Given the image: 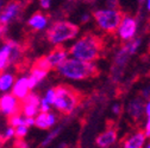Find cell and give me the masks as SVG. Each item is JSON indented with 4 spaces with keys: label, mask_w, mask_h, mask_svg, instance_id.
Listing matches in <instances>:
<instances>
[{
    "label": "cell",
    "mask_w": 150,
    "mask_h": 148,
    "mask_svg": "<svg viewBox=\"0 0 150 148\" xmlns=\"http://www.w3.org/2000/svg\"><path fill=\"white\" fill-rule=\"evenodd\" d=\"M104 51V40L94 33H86L69 49V54L81 61L94 62Z\"/></svg>",
    "instance_id": "obj_1"
},
{
    "label": "cell",
    "mask_w": 150,
    "mask_h": 148,
    "mask_svg": "<svg viewBox=\"0 0 150 148\" xmlns=\"http://www.w3.org/2000/svg\"><path fill=\"white\" fill-rule=\"evenodd\" d=\"M56 70L61 76L75 81L93 78L99 75V69L93 62L81 61L74 57L67 58L61 65L56 68Z\"/></svg>",
    "instance_id": "obj_2"
},
{
    "label": "cell",
    "mask_w": 150,
    "mask_h": 148,
    "mask_svg": "<svg viewBox=\"0 0 150 148\" xmlns=\"http://www.w3.org/2000/svg\"><path fill=\"white\" fill-rule=\"evenodd\" d=\"M56 90V100L55 108L63 115H69L74 112V109L78 107L81 100L80 92L74 87L67 84H60L55 88Z\"/></svg>",
    "instance_id": "obj_3"
},
{
    "label": "cell",
    "mask_w": 150,
    "mask_h": 148,
    "mask_svg": "<svg viewBox=\"0 0 150 148\" xmlns=\"http://www.w3.org/2000/svg\"><path fill=\"white\" fill-rule=\"evenodd\" d=\"M80 29L67 20H60L54 23L47 31V39L54 45H60L67 40L74 39L78 36Z\"/></svg>",
    "instance_id": "obj_4"
},
{
    "label": "cell",
    "mask_w": 150,
    "mask_h": 148,
    "mask_svg": "<svg viewBox=\"0 0 150 148\" xmlns=\"http://www.w3.org/2000/svg\"><path fill=\"white\" fill-rule=\"evenodd\" d=\"M93 18H94L96 23L103 31L112 33L116 30H118L120 23L124 19V14L119 10L106 8V10L96 11L93 13Z\"/></svg>",
    "instance_id": "obj_5"
},
{
    "label": "cell",
    "mask_w": 150,
    "mask_h": 148,
    "mask_svg": "<svg viewBox=\"0 0 150 148\" xmlns=\"http://www.w3.org/2000/svg\"><path fill=\"white\" fill-rule=\"evenodd\" d=\"M22 110V101L18 100L13 94H4L0 97V113L6 116L19 114Z\"/></svg>",
    "instance_id": "obj_6"
},
{
    "label": "cell",
    "mask_w": 150,
    "mask_h": 148,
    "mask_svg": "<svg viewBox=\"0 0 150 148\" xmlns=\"http://www.w3.org/2000/svg\"><path fill=\"white\" fill-rule=\"evenodd\" d=\"M118 36L122 40H131L137 31V22L131 17H124L123 22L118 27Z\"/></svg>",
    "instance_id": "obj_7"
},
{
    "label": "cell",
    "mask_w": 150,
    "mask_h": 148,
    "mask_svg": "<svg viewBox=\"0 0 150 148\" xmlns=\"http://www.w3.org/2000/svg\"><path fill=\"white\" fill-rule=\"evenodd\" d=\"M68 54H69V50H67L64 46L56 45V47L49 54H47V58H48L51 68L56 69L68 58Z\"/></svg>",
    "instance_id": "obj_8"
},
{
    "label": "cell",
    "mask_w": 150,
    "mask_h": 148,
    "mask_svg": "<svg viewBox=\"0 0 150 148\" xmlns=\"http://www.w3.org/2000/svg\"><path fill=\"white\" fill-rule=\"evenodd\" d=\"M116 140H117V131L113 127H110L105 132L98 135V138L96 139V143L99 148H108L116 142Z\"/></svg>",
    "instance_id": "obj_9"
},
{
    "label": "cell",
    "mask_w": 150,
    "mask_h": 148,
    "mask_svg": "<svg viewBox=\"0 0 150 148\" xmlns=\"http://www.w3.org/2000/svg\"><path fill=\"white\" fill-rule=\"evenodd\" d=\"M21 11V3L13 1L10 3L0 13V24L1 25H7L11 20H13L14 18L18 15Z\"/></svg>",
    "instance_id": "obj_10"
},
{
    "label": "cell",
    "mask_w": 150,
    "mask_h": 148,
    "mask_svg": "<svg viewBox=\"0 0 150 148\" xmlns=\"http://www.w3.org/2000/svg\"><path fill=\"white\" fill-rule=\"evenodd\" d=\"M29 91H30L29 82H28V77L25 76L19 77L12 87V94L21 101H23L29 95Z\"/></svg>",
    "instance_id": "obj_11"
},
{
    "label": "cell",
    "mask_w": 150,
    "mask_h": 148,
    "mask_svg": "<svg viewBox=\"0 0 150 148\" xmlns=\"http://www.w3.org/2000/svg\"><path fill=\"white\" fill-rule=\"evenodd\" d=\"M14 40H7L1 47H0V72L4 71L10 65L11 52L14 45Z\"/></svg>",
    "instance_id": "obj_12"
},
{
    "label": "cell",
    "mask_w": 150,
    "mask_h": 148,
    "mask_svg": "<svg viewBox=\"0 0 150 148\" xmlns=\"http://www.w3.org/2000/svg\"><path fill=\"white\" fill-rule=\"evenodd\" d=\"M48 73H49V71H47V70H43V69H40V68L32 66L31 73H30V76L28 77V82H29V88H30V90L35 89L37 85H38V83L42 82V81L48 76Z\"/></svg>",
    "instance_id": "obj_13"
},
{
    "label": "cell",
    "mask_w": 150,
    "mask_h": 148,
    "mask_svg": "<svg viewBox=\"0 0 150 148\" xmlns=\"http://www.w3.org/2000/svg\"><path fill=\"white\" fill-rule=\"evenodd\" d=\"M28 25L32 27L35 31H41L48 25V17L42 14L41 12H36L28 20Z\"/></svg>",
    "instance_id": "obj_14"
},
{
    "label": "cell",
    "mask_w": 150,
    "mask_h": 148,
    "mask_svg": "<svg viewBox=\"0 0 150 148\" xmlns=\"http://www.w3.org/2000/svg\"><path fill=\"white\" fill-rule=\"evenodd\" d=\"M127 113L134 120H138L144 113V104L141 98H136L127 107Z\"/></svg>",
    "instance_id": "obj_15"
},
{
    "label": "cell",
    "mask_w": 150,
    "mask_h": 148,
    "mask_svg": "<svg viewBox=\"0 0 150 148\" xmlns=\"http://www.w3.org/2000/svg\"><path fill=\"white\" fill-rule=\"evenodd\" d=\"M145 136L146 135L143 132H138L134 134L124 142V148H143Z\"/></svg>",
    "instance_id": "obj_16"
},
{
    "label": "cell",
    "mask_w": 150,
    "mask_h": 148,
    "mask_svg": "<svg viewBox=\"0 0 150 148\" xmlns=\"http://www.w3.org/2000/svg\"><path fill=\"white\" fill-rule=\"evenodd\" d=\"M14 84V76L12 73L5 72L3 75H0V91L6 92L8 91Z\"/></svg>",
    "instance_id": "obj_17"
},
{
    "label": "cell",
    "mask_w": 150,
    "mask_h": 148,
    "mask_svg": "<svg viewBox=\"0 0 150 148\" xmlns=\"http://www.w3.org/2000/svg\"><path fill=\"white\" fill-rule=\"evenodd\" d=\"M38 109L40 107L38 105H33V104H29V103H23L22 102V113L28 116V117H35L37 116L40 113H38Z\"/></svg>",
    "instance_id": "obj_18"
},
{
    "label": "cell",
    "mask_w": 150,
    "mask_h": 148,
    "mask_svg": "<svg viewBox=\"0 0 150 148\" xmlns=\"http://www.w3.org/2000/svg\"><path fill=\"white\" fill-rule=\"evenodd\" d=\"M35 126L40 129H49V122H48V113L41 112L38 115L35 117Z\"/></svg>",
    "instance_id": "obj_19"
},
{
    "label": "cell",
    "mask_w": 150,
    "mask_h": 148,
    "mask_svg": "<svg viewBox=\"0 0 150 148\" xmlns=\"http://www.w3.org/2000/svg\"><path fill=\"white\" fill-rule=\"evenodd\" d=\"M33 66L40 68V69H43V70H47V71L52 70V68H51V65H50V63H49L47 56H43V57H40L38 59H36L35 63H33Z\"/></svg>",
    "instance_id": "obj_20"
},
{
    "label": "cell",
    "mask_w": 150,
    "mask_h": 148,
    "mask_svg": "<svg viewBox=\"0 0 150 148\" xmlns=\"http://www.w3.org/2000/svg\"><path fill=\"white\" fill-rule=\"evenodd\" d=\"M61 131H62V127H59V128H56V129H54V131H51L49 134H48V136L42 141V143H41V146L42 147H45V146H48L54 139H56V136H57L60 133H61Z\"/></svg>",
    "instance_id": "obj_21"
},
{
    "label": "cell",
    "mask_w": 150,
    "mask_h": 148,
    "mask_svg": "<svg viewBox=\"0 0 150 148\" xmlns=\"http://www.w3.org/2000/svg\"><path fill=\"white\" fill-rule=\"evenodd\" d=\"M41 97L37 95V94H35V92H30V94L22 101L23 103H29V104H33V105H38L40 107V104H41Z\"/></svg>",
    "instance_id": "obj_22"
},
{
    "label": "cell",
    "mask_w": 150,
    "mask_h": 148,
    "mask_svg": "<svg viewBox=\"0 0 150 148\" xmlns=\"http://www.w3.org/2000/svg\"><path fill=\"white\" fill-rule=\"evenodd\" d=\"M28 129H29V127L24 126V124L16 127V135L14 136L17 139H24L26 136V134H28Z\"/></svg>",
    "instance_id": "obj_23"
},
{
    "label": "cell",
    "mask_w": 150,
    "mask_h": 148,
    "mask_svg": "<svg viewBox=\"0 0 150 148\" xmlns=\"http://www.w3.org/2000/svg\"><path fill=\"white\" fill-rule=\"evenodd\" d=\"M14 135H16V129H14L12 126H8V127L6 128L5 133L3 134L1 139H3V141H6V140H10V139H12Z\"/></svg>",
    "instance_id": "obj_24"
},
{
    "label": "cell",
    "mask_w": 150,
    "mask_h": 148,
    "mask_svg": "<svg viewBox=\"0 0 150 148\" xmlns=\"http://www.w3.org/2000/svg\"><path fill=\"white\" fill-rule=\"evenodd\" d=\"M44 98H45L50 104H54V103H55V100H56V90H55V88H50V89L47 91Z\"/></svg>",
    "instance_id": "obj_25"
},
{
    "label": "cell",
    "mask_w": 150,
    "mask_h": 148,
    "mask_svg": "<svg viewBox=\"0 0 150 148\" xmlns=\"http://www.w3.org/2000/svg\"><path fill=\"white\" fill-rule=\"evenodd\" d=\"M145 113H146V115H148V121H146V126H145V135L146 136H149L150 138V101H149V103L146 104V107H145Z\"/></svg>",
    "instance_id": "obj_26"
},
{
    "label": "cell",
    "mask_w": 150,
    "mask_h": 148,
    "mask_svg": "<svg viewBox=\"0 0 150 148\" xmlns=\"http://www.w3.org/2000/svg\"><path fill=\"white\" fill-rule=\"evenodd\" d=\"M40 110H41V112H43V113H49V110H50V103L45 98H42L41 100Z\"/></svg>",
    "instance_id": "obj_27"
},
{
    "label": "cell",
    "mask_w": 150,
    "mask_h": 148,
    "mask_svg": "<svg viewBox=\"0 0 150 148\" xmlns=\"http://www.w3.org/2000/svg\"><path fill=\"white\" fill-rule=\"evenodd\" d=\"M13 148H29V145L23 139H17L13 143Z\"/></svg>",
    "instance_id": "obj_28"
},
{
    "label": "cell",
    "mask_w": 150,
    "mask_h": 148,
    "mask_svg": "<svg viewBox=\"0 0 150 148\" xmlns=\"http://www.w3.org/2000/svg\"><path fill=\"white\" fill-rule=\"evenodd\" d=\"M106 4H107V7L112 8V10H117L118 6H119L118 0H106Z\"/></svg>",
    "instance_id": "obj_29"
},
{
    "label": "cell",
    "mask_w": 150,
    "mask_h": 148,
    "mask_svg": "<svg viewBox=\"0 0 150 148\" xmlns=\"http://www.w3.org/2000/svg\"><path fill=\"white\" fill-rule=\"evenodd\" d=\"M40 5H41L42 8L48 10L50 7V5H51V0H40Z\"/></svg>",
    "instance_id": "obj_30"
},
{
    "label": "cell",
    "mask_w": 150,
    "mask_h": 148,
    "mask_svg": "<svg viewBox=\"0 0 150 148\" xmlns=\"http://www.w3.org/2000/svg\"><path fill=\"white\" fill-rule=\"evenodd\" d=\"M48 122H49V126L50 127H52L56 123V116H55V114L48 113Z\"/></svg>",
    "instance_id": "obj_31"
},
{
    "label": "cell",
    "mask_w": 150,
    "mask_h": 148,
    "mask_svg": "<svg viewBox=\"0 0 150 148\" xmlns=\"http://www.w3.org/2000/svg\"><path fill=\"white\" fill-rule=\"evenodd\" d=\"M7 31V27H6V25H1L0 24V37L3 36V33H5Z\"/></svg>",
    "instance_id": "obj_32"
},
{
    "label": "cell",
    "mask_w": 150,
    "mask_h": 148,
    "mask_svg": "<svg viewBox=\"0 0 150 148\" xmlns=\"http://www.w3.org/2000/svg\"><path fill=\"white\" fill-rule=\"evenodd\" d=\"M88 19H89V17H88L87 14H83V15L81 17V22H82V23H86V22H88Z\"/></svg>",
    "instance_id": "obj_33"
},
{
    "label": "cell",
    "mask_w": 150,
    "mask_h": 148,
    "mask_svg": "<svg viewBox=\"0 0 150 148\" xmlns=\"http://www.w3.org/2000/svg\"><path fill=\"white\" fill-rule=\"evenodd\" d=\"M113 113H117V114L119 113V105H115L113 107Z\"/></svg>",
    "instance_id": "obj_34"
},
{
    "label": "cell",
    "mask_w": 150,
    "mask_h": 148,
    "mask_svg": "<svg viewBox=\"0 0 150 148\" xmlns=\"http://www.w3.org/2000/svg\"><path fill=\"white\" fill-rule=\"evenodd\" d=\"M146 4H148V10L150 11V0H148V3H146Z\"/></svg>",
    "instance_id": "obj_35"
},
{
    "label": "cell",
    "mask_w": 150,
    "mask_h": 148,
    "mask_svg": "<svg viewBox=\"0 0 150 148\" xmlns=\"http://www.w3.org/2000/svg\"><path fill=\"white\" fill-rule=\"evenodd\" d=\"M148 50H149V52H150V40H149V44H148Z\"/></svg>",
    "instance_id": "obj_36"
},
{
    "label": "cell",
    "mask_w": 150,
    "mask_h": 148,
    "mask_svg": "<svg viewBox=\"0 0 150 148\" xmlns=\"http://www.w3.org/2000/svg\"><path fill=\"white\" fill-rule=\"evenodd\" d=\"M1 142H4V141H3V139H1V136H0V143H1Z\"/></svg>",
    "instance_id": "obj_37"
},
{
    "label": "cell",
    "mask_w": 150,
    "mask_h": 148,
    "mask_svg": "<svg viewBox=\"0 0 150 148\" xmlns=\"http://www.w3.org/2000/svg\"><path fill=\"white\" fill-rule=\"evenodd\" d=\"M146 148H150V145H148V147H146Z\"/></svg>",
    "instance_id": "obj_38"
},
{
    "label": "cell",
    "mask_w": 150,
    "mask_h": 148,
    "mask_svg": "<svg viewBox=\"0 0 150 148\" xmlns=\"http://www.w3.org/2000/svg\"><path fill=\"white\" fill-rule=\"evenodd\" d=\"M0 5H1V0H0Z\"/></svg>",
    "instance_id": "obj_39"
}]
</instances>
